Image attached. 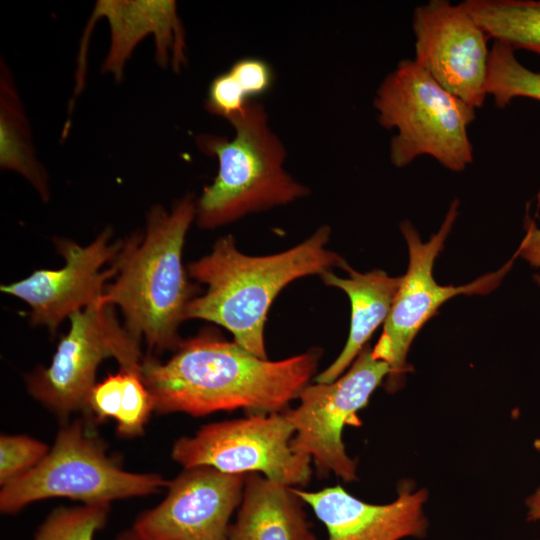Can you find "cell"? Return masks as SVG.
Masks as SVG:
<instances>
[{
	"label": "cell",
	"instance_id": "4fadbf2b",
	"mask_svg": "<svg viewBox=\"0 0 540 540\" xmlns=\"http://www.w3.org/2000/svg\"><path fill=\"white\" fill-rule=\"evenodd\" d=\"M111 230L105 229L91 244L83 247L70 240H58L65 265L57 270H35L27 278L1 286V291L25 301L31 308V322L54 333L74 312L100 304L106 281L117 273L113 264L123 242L110 243Z\"/></svg>",
	"mask_w": 540,
	"mask_h": 540
},
{
	"label": "cell",
	"instance_id": "f546056e",
	"mask_svg": "<svg viewBox=\"0 0 540 540\" xmlns=\"http://www.w3.org/2000/svg\"><path fill=\"white\" fill-rule=\"evenodd\" d=\"M536 450L540 453V439H537L534 443Z\"/></svg>",
	"mask_w": 540,
	"mask_h": 540
},
{
	"label": "cell",
	"instance_id": "7a4b0ae2",
	"mask_svg": "<svg viewBox=\"0 0 540 540\" xmlns=\"http://www.w3.org/2000/svg\"><path fill=\"white\" fill-rule=\"evenodd\" d=\"M331 229L319 227L302 243L280 253L249 256L232 235L219 238L212 251L188 265L190 277L207 285L191 300L186 319H203L227 329L234 341L253 355L268 359L264 327L269 308L292 281L322 275L347 262L327 249Z\"/></svg>",
	"mask_w": 540,
	"mask_h": 540
},
{
	"label": "cell",
	"instance_id": "4316f807",
	"mask_svg": "<svg viewBox=\"0 0 540 540\" xmlns=\"http://www.w3.org/2000/svg\"><path fill=\"white\" fill-rule=\"evenodd\" d=\"M527 520L540 521V487L526 499Z\"/></svg>",
	"mask_w": 540,
	"mask_h": 540
},
{
	"label": "cell",
	"instance_id": "e0dca14e",
	"mask_svg": "<svg viewBox=\"0 0 540 540\" xmlns=\"http://www.w3.org/2000/svg\"><path fill=\"white\" fill-rule=\"evenodd\" d=\"M343 269L348 273L347 278L332 271L325 272L321 278L326 285L343 290L350 299L349 335L335 361L315 377L316 383L333 382L351 366L375 330L385 323L401 282V276L391 277L380 269L360 273L348 263Z\"/></svg>",
	"mask_w": 540,
	"mask_h": 540
},
{
	"label": "cell",
	"instance_id": "ba28073f",
	"mask_svg": "<svg viewBox=\"0 0 540 540\" xmlns=\"http://www.w3.org/2000/svg\"><path fill=\"white\" fill-rule=\"evenodd\" d=\"M295 429L283 412L202 426L194 436L178 439L171 457L184 468L213 467L228 474L259 473L289 487L306 486L311 458L291 447Z\"/></svg>",
	"mask_w": 540,
	"mask_h": 540
},
{
	"label": "cell",
	"instance_id": "83f0119b",
	"mask_svg": "<svg viewBox=\"0 0 540 540\" xmlns=\"http://www.w3.org/2000/svg\"><path fill=\"white\" fill-rule=\"evenodd\" d=\"M116 540H140L133 530L121 533Z\"/></svg>",
	"mask_w": 540,
	"mask_h": 540
},
{
	"label": "cell",
	"instance_id": "6da1fadb",
	"mask_svg": "<svg viewBox=\"0 0 540 540\" xmlns=\"http://www.w3.org/2000/svg\"><path fill=\"white\" fill-rule=\"evenodd\" d=\"M323 351L271 361L259 358L213 329L182 340L165 363L145 357L140 374L160 414L194 417L217 411L283 412L316 373Z\"/></svg>",
	"mask_w": 540,
	"mask_h": 540
},
{
	"label": "cell",
	"instance_id": "44dd1931",
	"mask_svg": "<svg viewBox=\"0 0 540 540\" xmlns=\"http://www.w3.org/2000/svg\"><path fill=\"white\" fill-rule=\"evenodd\" d=\"M487 94L498 108H505L517 97L540 101V73L522 65L514 48L494 41L490 48Z\"/></svg>",
	"mask_w": 540,
	"mask_h": 540
},
{
	"label": "cell",
	"instance_id": "9a60e30c",
	"mask_svg": "<svg viewBox=\"0 0 540 540\" xmlns=\"http://www.w3.org/2000/svg\"><path fill=\"white\" fill-rule=\"evenodd\" d=\"M106 18L110 28V46L102 70L121 81L126 62L135 47L147 36L155 39L156 61L179 72L185 65L184 29L171 0H101L95 5L87 29L98 18Z\"/></svg>",
	"mask_w": 540,
	"mask_h": 540
},
{
	"label": "cell",
	"instance_id": "9c48e42d",
	"mask_svg": "<svg viewBox=\"0 0 540 540\" xmlns=\"http://www.w3.org/2000/svg\"><path fill=\"white\" fill-rule=\"evenodd\" d=\"M389 372V365L374 359L367 344L339 378L309 384L299 395L298 406L284 410L295 429L292 449L311 458L319 478L333 473L344 482L358 479L357 462L347 454L342 433L347 425H361L358 412Z\"/></svg>",
	"mask_w": 540,
	"mask_h": 540
},
{
	"label": "cell",
	"instance_id": "cb8c5ba5",
	"mask_svg": "<svg viewBox=\"0 0 540 540\" xmlns=\"http://www.w3.org/2000/svg\"><path fill=\"white\" fill-rule=\"evenodd\" d=\"M49 452L43 442L24 435H2L0 438V483L35 467Z\"/></svg>",
	"mask_w": 540,
	"mask_h": 540
},
{
	"label": "cell",
	"instance_id": "5bb4252c",
	"mask_svg": "<svg viewBox=\"0 0 540 540\" xmlns=\"http://www.w3.org/2000/svg\"><path fill=\"white\" fill-rule=\"evenodd\" d=\"M292 488L326 527V540H401L427 535L428 491L415 488L409 480L399 484L397 497L386 504L362 501L340 485L319 491Z\"/></svg>",
	"mask_w": 540,
	"mask_h": 540
},
{
	"label": "cell",
	"instance_id": "d6986e66",
	"mask_svg": "<svg viewBox=\"0 0 540 540\" xmlns=\"http://www.w3.org/2000/svg\"><path fill=\"white\" fill-rule=\"evenodd\" d=\"M463 4L489 38L540 54V0H466Z\"/></svg>",
	"mask_w": 540,
	"mask_h": 540
},
{
	"label": "cell",
	"instance_id": "8fae6325",
	"mask_svg": "<svg viewBox=\"0 0 540 540\" xmlns=\"http://www.w3.org/2000/svg\"><path fill=\"white\" fill-rule=\"evenodd\" d=\"M415 61L474 109L487 94L490 39L463 2L430 0L413 12Z\"/></svg>",
	"mask_w": 540,
	"mask_h": 540
},
{
	"label": "cell",
	"instance_id": "7402d4cb",
	"mask_svg": "<svg viewBox=\"0 0 540 540\" xmlns=\"http://www.w3.org/2000/svg\"><path fill=\"white\" fill-rule=\"evenodd\" d=\"M109 510L110 503L58 508L38 529L35 540H93L105 526Z\"/></svg>",
	"mask_w": 540,
	"mask_h": 540
},
{
	"label": "cell",
	"instance_id": "3957f363",
	"mask_svg": "<svg viewBox=\"0 0 540 540\" xmlns=\"http://www.w3.org/2000/svg\"><path fill=\"white\" fill-rule=\"evenodd\" d=\"M195 217L192 195L170 210L154 206L145 234L123 242L114 259L115 281L105 287L100 300V305H118L126 330L157 352L176 350L182 342L178 328L196 292L183 267L182 250Z\"/></svg>",
	"mask_w": 540,
	"mask_h": 540
},
{
	"label": "cell",
	"instance_id": "d4e9b609",
	"mask_svg": "<svg viewBox=\"0 0 540 540\" xmlns=\"http://www.w3.org/2000/svg\"><path fill=\"white\" fill-rule=\"evenodd\" d=\"M123 396V372L119 369L116 374H109L100 383L91 389L87 410L96 422H103L109 418L117 419Z\"/></svg>",
	"mask_w": 540,
	"mask_h": 540
},
{
	"label": "cell",
	"instance_id": "ffe728a7",
	"mask_svg": "<svg viewBox=\"0 0 540 540\" xmlns=\"http://www.w3.org/2000/svg\"><path fill=\"white\" fill-rule=\"evenodd\" d=\"M274 81V70L269 62L258 57L240 58L213 78L205 108L230 122L242 114L254 98L269 92Z\"/></svg>",
	"mask_w": 540,
	"mask_h": 540
},
{
	"label": "cell",
	"instance_id": "52a82bcc",
	"mask_svg": "<svg viewBox=\"0 0 540 540\" xmlns=\"http://www.w3.org/2000/svg\"><path fill=\"white\" fill-rule=\"evenodd\" d=\"M458 215V201L454 200L437 233L427 242H422L417 230L409 221L400 223L406 240L409 263L395 295L390 313L384 323L383 332L372 348V356L389 365L385 389L396 392L404 384L406 374L412 370L407 362L410 346L428 320L438 313L439 307L457 295L487 294L494 290L510 270L514 257L502 268L483 275L462 286H443L433 276V265L443 250Z\"/></svg>",
	"mask_w": 540,
	"mask_h": 540
},
{
	"label": "cell",
	"instance_id": "8992f818",
	"mask_svg": "<svg viewBox=\"0 0 540 540\" xmlns=\"http://www.w3.org/2000/svg\"><path fill=\"white\" fill-rule=\"evenodd\" d=\"M169 483L158 474L123 470L106 455L105 444L87 424L76 420L58 432L52 449L35 467L2 486L0 510L13 514L34 501L52 497L85 504L110 503L158 492Z\"/></svg>",
	"mask_w": 540,
	"mask_h": 540
},
{
	"label": "cell",
	"instance_id": "603a6c76",
	"mask_svg": "<svg viewBox=\"0 0 540 540\" xmlns=\"http://www.w3.org/2000/svg\"><path fill=\"white\" fill-rule=\"evenodd\" d=\"M123 396L117 417V433L123 437H134L143 434L154 403L145 386L140 367L123 369Z\"/></svg>",
	"mask_w": 540,
	"mask_h": 540
},
{
	"label": "cell",
	"instance_id": "484cf974",
	"mask_svg": "<svg viewBox=\"0 0 540 540\" xmlns=\"http://www.w3.org/2000/svg\"><path fill=\"white\" fill-rule=\"evenodd\" d=\"M516 255L540 269V228L531 220L527 222L526 235L519 245Z\"/></svg>",
	"mask_w": 540,
	"mask_h": 540
},
{
	"label": "cell",
	"instance_id": "7c38bea8",
	"mask_svg": "<svg viewBox=\"0 0 540 540\" xmlns=\"http://www.w3.org/2000/svg\"><path fill=\"white\" fill-rule=\"evenodd\" d=\"M246 477L209 466L184 468L170 481L166 498L142 513L132 530L140 540H228Z\"/></svg>",
	"mask_w": 540,
	"mask_h": 540
},
{
	"label": "cell",
	"instance_id": "2e32d148",
	"mask_svg": "<svg viewBox=\"0 0 540 540\" xmlns=\"http://www.w3.org/2000/svg\"><path fill=\"white\" fill-rule=\"evenodd\" d=\"M304 503L292 487L249 473L228 540H317Z\"/></svg>",
	"mask_w": 540,
	"mask_h": 540
},
{
	"label": "cell",
	"instance_id": "30bf717a",
	"mask_svg": "<svg viewBox=\"0 0 540 540\" xmlns=\"http://www.w3.org/2000/svg\"><path fill=\"white\" fill-rule=\"evenodd\" d=\"M70 321L50 366L27 377L30 394L61 419L87 410L96 370L104 359H116L123 369L138 368L143 359L139 341L119 325L112 305H90L71 314Z\"/></svg>",
	"mask_w": 540,
	"mask_h": 540
},
{
	"label": "cell",
	"instance_id": "ac0fdd59",
	"mask_svg": "<svg viewBox=\"0 0 540 540\" xmlns=\"http://www.w3.org/2000/svg\"><path fill=\"white\" fill-rule=\"evenodd\" d=\"M0 166L22 175L44 201L48 200L47 174L38 160L11 71L3 60L0 69Z\"/></svg>",
	"mask_w": 540,
	"mask_h": 540
},
{
	"label": "cell",
	"instance_id": "277c9868",
	"mask_svg": "<svg viewBox=\"0 0 540 540\" xmlns=\"http://www.w3.org/2000/svg\"><path fill=\"white\" fill-rule=\"evenodd\" d=\"M234 136L199 134L198 148L218 162L217 175L196 201L198 225L213 229L248 214L286 205L309 189L284 168L286 149L269 125L264 106L252 101L229 122Z\"/></svg>",
	"mask_w": 540,
	"mask_h": 540
},
{
	"label": "cell",
	"instance_id": "5b68a950",
	"mask_svg": "<svg viewBox=\"0 0 540 540\" xmlns=\"http://www.w3.org/2000/svg\"><path fill=\"white\" fill-rule=\"evenodd\" d=\"M373 106L379 124L395 129L389 157L396 167L433 157L461 172L473 161L468 127L475 109L443 88L414 59L401 60L379 85Z\"/></svg>",
	"mask_w": 540,
	"mask_h": 540
},
{
	"label": "cell",
	"instance_id": "f1b7e54d",
	"mask_svg": "<svg viewBox=\"0 0 540 540\" xmlns=\"http://www.w3.org/2000/svg\"><path fill=\"white\" fill-rule=\"evenodd\" d=\"M536 284L540 287V272L534 275Z\"/></svg>",
	"mask_w": 540,
	"mask_h": 540
}]
</instances>
